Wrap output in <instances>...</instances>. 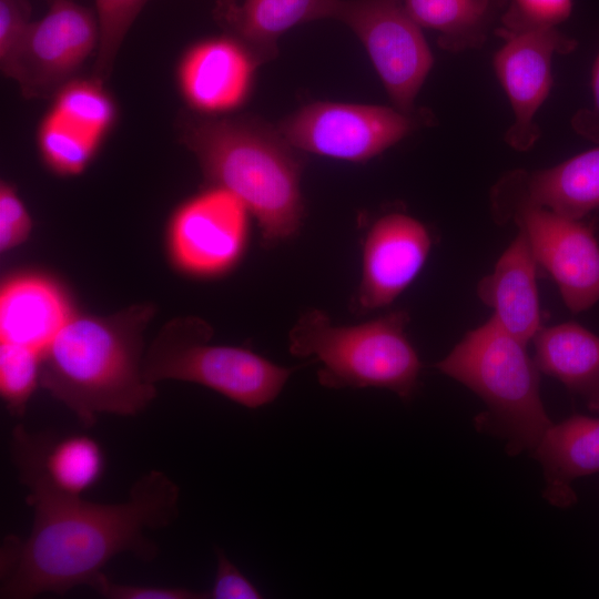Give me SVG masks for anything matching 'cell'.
I'll list each match as a JSON object with an SVG mask.
<instances>
[{
    "label": "cell",
    "mask_w": 599,
    "mask_h": 599,
    "mask_svg": "<svg viewBox=\"0 0 599 599\" xmlns=\"http://www.w3.org/2000/svg\"><path fill=\"white\" fill-rule=\"evenodd\" d=\"M97 13L74 0H51L42 19L32 22L2 74L28 99L55 94L98 50Z\"/></svg>",
    "instance_id": "9c48e42d"
},
{
    "label": "cell",
    "mask_w": 599,
    "mask_h": 599,
    "mask_svg": "<svg viewBox=\"0 0 599 599\" xmlns=\"http://www.w3.org/2000/svg\"><path fill=\"white\" fill-rule=\"evenodd\" d=\"M37 139L42 159L61 175L83 172L102 141L51 109L40 123Z\"/></svg>",
    "instance_id": "603a6c76"
},
{
    "label": "cell",
    "mask_w": 599,
    "mask_h": 599,
    "mask_svg": "<svg viewBox=\"0 0 599 599\" xmlns=\"http://www.w3.org/2000/svg\"><path fill=\"white\" fill-rule=\"evenodd\" d=\"M11 456L29 494L82 497L104 469L100 444L85 434L60 436L18 425L12 432Z\"/></svg>",
    "instance_id": "4fadbf2b"
},
{
    "label": "cell",
    "mask_w": 599,
    "mask_h": 599,
    "mask_svg": "<svg viewBox=\"0 0 599 599\" xmlns=\"http://www.w3.org/2000/svg\"><path fill=\"white\" fill-rule=\"evenodd\" d=\"M537 265L527 236L519 229L515 240L498 258L494 271L480 280L477 286L479 298L493 309L491 317L526 344L542 327Z\"/></svg>",
    "instance_id": "ac0fdd59"
},
{
    "label": "cell",
    "mask_w": 599,
    "mask_h": 599,
    "mask_svg": "<svg viewBox=\"0 0 599 599\" xmlns=\"http://www.w3.org/2000/svg\"><path fill=\"white\" fill-rule=\"evenodd\" d=\"M48 2L51 1V0H47Z\"/></svg>",
    "instance_id": "836d02e7"
},
{
    "label": "cell",
    "mask_w": 599,
    "mask_h": 599,
    "mask_svg": "<svg viewBox=\"0 0 599 599\" xmlns=\"http://www.w3.org/2000/svg\"><path fill=\"white\" fill-rule=\"evenodd\" d=\"M180 138L205 179L233 193L255 216L265 246L298 233L304 220L303 164L278 129L247 116H186Z\"/></svg>",
    "instance_id": "3957f363"
},
{
    "label": "cell",
    "mask_w": 599,
    "mask_h": 599,
    "mask_svg": "<svg viewBox=\"0 0 599 599\" xmlns=\"http://www.w3.org/2000/svg\"><path fill=\"white\" fill-rule=\"evenodd\" d=\"M573 0H509L495 34L508 35L557 28L571 14Z\"/></svg>",
    "instance_id": "4316f807"
},
{
    "label": "cell",
    "mask_w": 599,
    "mask_h": 599,
    "mask_svg": "<svg viewBox=\"0 0 599 599\" xmlns=\"http://www.w3.org/2000/svg\"><path fill=\"white\" fill-rule=\"evenodd\" d=\"M408 321L405 311H395L356 325H334L315 308L290 331L288 349L322 364L317 378L324 387L386 388L410 400L422 364L405 333Z\"/></svg>",
    "instance_id": "5b68a950"
},
{
    "label": "cell",
    "mask_w": 599,
    "mask_h": 599,
    "mask_svg": "<svg viewBox=\"0 0 599 599\" xmlns=\"http://www.w3.org/2000/svg\"><path fill=\"white\" fill-rule=\"evenodd\" d=\"M109 599H197L205 593L187 588L116 583L104 575L93 588Z\"/></svg>",
    "instance_id": "4dcf8cb0"
},
{
    "label": "cell",
    "mask_w": 599,
    "mask_h": 599,
    "mask_svg": "<svg viewBox=\"0 0 599 599\" xmlns=\"http://www.w3.org/2000/svg\"><path fill=\"white\" fill-rule=\"evenodd\" d=\"M248 214L233 193L214 185L182 203L167 232L175 266L196 277L231 271L246 247Z\"/></svg>",
    "instance_id": "30bf717a"
},
{
    "label": "cell",
    "mask_w": 599,
    "mask_h": 599,
    "mask_svg": "<svg viewBox=\"0 0 599 599\" xmlns=\"http://www.w3.org/2000/svg\"><path fill=\"white\" fill-rule=\"evenodd\" d=\"M51 110L101 140L116 115L113 99L95 78L69 81L54 94Z\"/></svg>",
    "instance_id": "cb8c5ba5"
},
{
    "label": "cell",
    "mask_w": 599,
    "mask_h": 599,
    "mask_svg": "<svg viewBox=\"0 0 599 599\" xmlns=\"http://www.w3.org/2000/svg\"><path fill=\"white\" fill-rule=\"evenodd\" d=\"M532 254L557 284L571 313L589 309L599 301V243L581 220L545 207L524 205L511 212Z\"/></svg>",
    "instance_id": "8fae6325"
},
{
    "label": "cell",
    "mask_w": 599,
    "mask_h": 599,
    "mask_svg": "<svg viewBox=\"0 0 599 599\" xmlns=\"http://www.w3.org/2000/svg\"><path fill=\"white\" fill-rule=\"evenodd\" d=\"M100 39L94 62V78L103 82L112 69L133 22L149 0H94Z\"/></svg>",
    "instance_id": "484cf974"
},
{
    "label": "cell",
    "mask_w": 599,
    "mask_h": 599,
    "mask_svg": "<svg viewBox=\"0 0 599 599\" xmlns=\"http://www.w3.org/2000/svg\"><path fill=\"white\" fill-rule=\"evenodd\" d=\"M415 112L338 102H313L285 118L278 131L295 149L352 162L367 161L418 126Z\"/></svg>",
    "instance_id": "ba28073f"
},
{
    "label": "cell",
    "mask_w": 599,
    "mask_h": 599,
    "mask_svg": "<svg viewBox=\"0 0 599 599\" xmlns=\"http://www.w3.org/2000/svg\"><path fill=\"white\" fill-rule=\"evenodd\" d=\"M526 345L490 317L435 365L483 399L487 410L476 418L477 429L500 438L512 456L531 451L552 425Z\"/></svg>",
    "instance_id": "277c9868"
},
{
    "label": "cell",
    "mask_w": 599,
    "mask_h": 599,
    "mask_svg": "<svg viewBox=\"0 0 599 599\" xmlns=\"http://www.w3.org/2000/svg\"><path fill=\"white\" fill-rule=\"evenodd\" d=\"M432 248V235L417 219L389 213L368 230L357 303L372 311L389 305L416 278Z\"/></svg>",
    "instance_id": "5bb4252c"
},
{
    "label": "cell",
    "mask_w": 599,
    "mask_h": 599,
    "mask_svg": "<svg viewBox=\"0 0 599 599\" xmlns=\"http://www.w3.org/2000/svg\"><path fill=\"white\" fill-rule=\"evenodd\" d=\"M32 229L31 217L17 191L7 182L0 185V250L23 243Z\"/></svg>",
    "instance_id": "83f0119b"
},
{
    "label": "cell",
    "mask_w": 599,
    "mask_h": 599,
    "mask_svg": "<svg viewBox=\"0 0 599 599\" xmlns=\"http://www.w3.org/2000/svg\"><path fill=\"white\" fill-rule=\"evenodd\" d=\"M502 39L505 43L495 53L493 64L514 114L504 139L514 150L525 152L540 138L535 115L552 88V57L573 52L578 42L557 28Z\"/></svg>",
    "instance_id": "7c38bea8"
},
{
    "label": "cell",
    "mask_w": 599,
    "mask_h": 599,
    "mask_svg": "<svg viewBox=\"0 0 599 599\" xmlns=\"http://www.w3.org/2000/svg\"><path fill=\"white\" fill-rule=\"evenodd\" d=\"M217 566L212 588L205 592L210 599H260L262 593L255 585L231 562L226 555L216 550Z\"/></svg>",
    "instance_id": "f546056e"
},
{
    "label": "cell",
    "mask_w": 599,
    "mask_h": 599,
    "mask_svg": "<svg viewBox=\"0 0 599 599\" xmlns=\"http://www.w3.org/2000/svg\"><path fill=\"white\" fill-rule=\"evenodd\" d=\"M329 0H244L221 26L260 64L277 53V40L296 24L327 18Z\"/></svg>",
    "instance_id": "7402d4cb"
},
{
    "label": "cell",
    "mask_w": 599,
    "mask_h": 599,
    "mask_svg": "<svg viewBox=\"0 0 599 599\" xmlns=\"http://www.w3.org/2000/svg\"><path fill=\"white\" fill-rule=\"evenodd\" d=\"M509 0H404L413 20L438 33L443 50L479 49L495 32Z\"/></svg>",
    "instance_id": "44dd1931"
},
{
    "label": "cell",
    "mask_w": 599,
    "mask_h": 599,
    "mask_svg": "<svg viewBox=\"0 0 599 599\" xmlns=\"http://www.w3.org/2000/svg\"><path fill=\"white\" fill-rule=\"evenodd\" d=\"M74 312L64 291L40 274H19L0 290V343L32 348L41 354Z\"/></svg>",
    "instance_id": "e0dca14e"
},
{
    "label": "cell",
    "mask_w": 599,
    "mask_h": 599,
    "mask_svg": "<svg viewBox=\"0 0 599 599\" xmlns=\"http://www.w3.org/2000/svg\"><path fill=\"white\" fill-rule=\"evenodd\" d=\"M532 341L539 372L557 378L599 414V336L567 322L541 327Z\"/></svg>",
    "instance_id": "ffe728a7"
},
{
    "label": "cell",
    "mask_w": 599,
    "mask_h": 599,
    "mask_svg": "<svg viewBox=\"0 0 599 599\" xmlns=\"http://www.w3.org/2000/svg\"><path fill=\"white\" fill-rule=\"evenodd\" d=\"M28 0H0V68L10 62L32 22Z\"/></svg>",
    "instance_id": "f1b7e54d"
},
{
    "label": "cell",
    "mask_w": 599,
    "mask_h": 599,
    "mask_svg": "<svg viewBox=\"0 0 599 599\" xmlns=\"http://www.w3.org/2000/svg\"><path fill=\"white\" fill-rule=\"evenodd\" d=\"M212 334L199 317L170 321L144 354L146 380L200 384L247 408L272 403L293 369L247 348L209 344Z\"/></svg>",
    "instance_id": "8992f818"
},
{
    "label": "cell",
    "mask_w": 599,
    "mask_h": 599,
    "mask_svg": "<svg viewBox=\"0 0 599 599\" xmlns=\"http://www.w3.org/2000/svg\"><path fill=\"white\" fill-rule=\"evenodd\" d=\"M154 311L144 303L108 316L74 313L42 353L40 386L84 426L102 413L136 415L156 396L143 373V333Z\"/></svg>",
    "instance_id": "7a4b0ae2"
},
{
    "label": "cell",
    "mask_w": 599,
    "mask_h": 599,
    "mask_svg": "<svg viewBox=\"0 0 599 599\" xmlns=\"http://www.w3.org/2000/svg\"><path fill=\"white\" fill-rule=\"evenodd\" d=\"M592 102L589 106L575 112L571 128L581 138L599 143V51L591 69Z\"/></svg>",
    "instance_id": "1f68e13d"
},
{
    "label": "cell",
    "mask_w": 599,
    "mask_h": 599,
    "mask_svg": "<svg viewBox=\"0 0 599 599\" xmlns=\"http://www.w3.org/2000/svg\"><path fill=\"white\" fill-rule=\"evenodd\" d=\"M327 18L342 21L358 37L394 106L415 112L434 58L404 0H329Z\"/></svg>",
    "instance_id": "52a82bcc"
},
{
    "label": "cell",
    "mask_w": 599,
    "mask_h": 599,
    "mask_svg": "<svg viewBox=\"0 0 599 599\" xmlns=\"http://www.w3.org/2000/svg\"><path fill=\"white\" fill-rule=\"evenodd\" d=\"M530 453L542 468V497L558 508L573 506L572 483L599 473V417L575 414L552 424Z\"/></svg>",
    "instance_id": "d6986e66"
},
{
    "label": "cell",
    "mask_w": 599,
    "mask_h": 599,
    "mask_svg": "<svg viewBox=\"0 0 599 599\" xmlns=\"http://www.w3.org/2000/svg\"><path fill=\"white\" fill-rule=\"evenodd\" d=\"M41 354L11 343H0V393L13 416H23L40 386Z\"/></svg>",
    "instance_id": "d4e9b609"
},
{
    "label": "cell",
    "mask_w": 599,
    "mask_h": 599,
    "mask_svg": "<svg viewBox=\"0 0 599 599\" xmlns=\"http://www.w3.org/2000/svg\"><path fill=\"white\" fill-rule=\"evenodd\" d=\"M257 60L227 34L192 44L182 55L176 81L187 105L205 115L234 111L247 100Z\"/></svg>",
    "instance_id": "2e32d148"
},
{
    "label": "cell",
    "mask_w": 599,
    "mask_h": 599,
    "mask_svg": "<svg viewBox=\"0 0 599 599\" xmlns=\"http://www.w3.org/2000/svg\"><path fill=\"white\" fill-rule=\"evenodd\" d=\"M180 489L163 471L151 470L119 504H98L51 493L28 494L34 509L30 535L4 547L0 597L30 599L64 595L78 586L92 589L115 556L131 552L151 560L158 548L145 531L161 529L177 516Z\"/></svg>",
    "instance_id": "6da1fadb"
},
{
    "label": "cell",
    "mask_w": 599,
    "mask_h": 599,
    "mask_svg": "<svg viewBox=\"0 0 599 599\" xmlns=\"http://www.w3.org/2000/svg\"><path fill=\"white\" fill-rule=\"evenodd\" d=\"M491 204L498 219L507 220L517 207L532 205L582 220L599 209V146L551 167L506 174L493 189Z\"/></svg>",
    "instance_id": "9a60e30c"
},
{
    "label": "cell",
    "mask_w": 599,
    "mask_h": 599,
    "mask_svg": "<svg viewBox=\"0 0 599 599\" xmlns=\"http://www.w3.org/2000/svg\"><path fill=\"white\" fill-rule=\"evenodd\" d=\"M237 6V0H217L213 10L216 22L222 26Z\"/></svg>",
    "instance_id": "d6a6232c"
}]
</instances>
